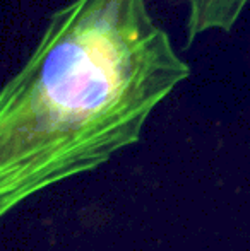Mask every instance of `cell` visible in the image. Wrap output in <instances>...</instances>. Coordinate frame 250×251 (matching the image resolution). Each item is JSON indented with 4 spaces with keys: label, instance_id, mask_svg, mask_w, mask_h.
Returning a JSON list of instances; mask_svg holds the SVG:
<instances>
[{
    "label": "cell",
    "instance_id": "cell-1",
    "mask_svg": "<svg viewBox=\"0 0 250 251\" xmlns=\"http://www.w3.org/2000/svg\"><path fill=\"white\" fill-rule=\"evenodd\" d=\"M192 74L147 0H70L0 93L2 212L139 142Z\"/></svg>",
    "mask_w": 250,
    "mask_h": 251
},
{
    "label": "cell",
    "instance_id": "cell-2",
    "mask_svg": "<svg viewBox=\"0 0 250 251\" xmlns=\"http://www.w3.org/2000/svg\"><path fill=\"white\" fill-rule=\"evenodd\" d=\"M249 5L250 0H187L185 48H190L204 34H228Z\"/></svg>",
    "mask_w": 250,
    "mask_h": 251
}]
</instances>
